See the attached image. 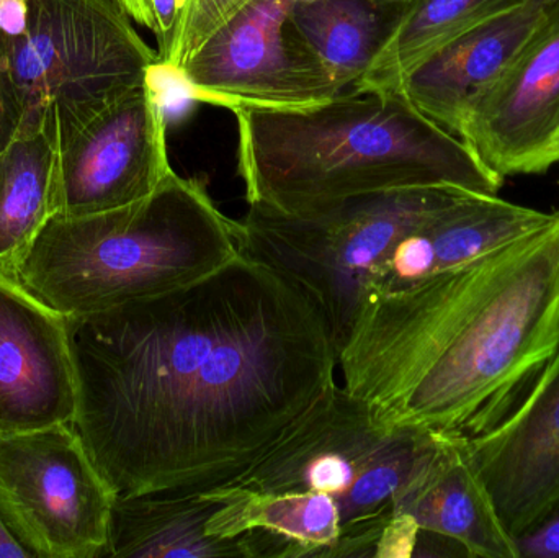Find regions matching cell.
I'll list each match as a JSON object with an SVG mask.
<instances>
[{"instance_id":"cell-2","label":"cell","mask_w":559,"mask_h":558,"mask_svg":"<svg viewBox=\"0 0 559 558\" xmlns=\"http://www.w3.org/2000/svg\"><path fill=\"white\" fill-rule=\"evenodd\" d=\"M559 349V210L462 268L364 300L337 357L381 425L469 439L495 428Z\"/></svg>"},{"instance_id":"cell-21","label":"cell","mask_w":559,"mask_h":558,"mask_svg":"<svg viewBox=\"0 0 559 558\" xmlns=\"http://www.w3.org/2000/svg\"><path fill=\"white\" fill-rule=\"evenodd\" d=\"M521 0H409L354 91L396 92L401 82L456 36Z\"/></svg>"},{"instance_id":"cell-28","label":"cell","mask_w":559,"mask_h":558,"mask_svg":"<svg viewBox=\"0 0 559 558\" xmlns=\"http://www.w3.org/2000/svg\"><path fill=\"white\" fill-rule=\"evenodd\" d=\"M0 558H28L25 550L12 539L0 521Z\"/></svg>"},{"instance_id":"cell-7","label":"cell","mask_w":559,"mask_h":558,"mask_svg":"<svg viewBox=\"0 0 559 558\" xmlns=\"http://www.w3.org/2000/svg\"><path fill=\"white\" fill-rule=\"evenodd\" d=\"M0 59L22 118H38L58 147L157 68L117 0H28L25 33L0 38Z\"/></svg>"},{"instance_id":"cell-10","label":"cell","mask_w":559,"mask_h":558,"mask_svg":"<svg viewBox=\"0 0 559 558\" xmlns=\"http://www.w3.org/2000/svg\"><path fill=\"white\" fill-rule=\"evenodd\" d=\"M56 215L85 216L146 199L173 173L166 107L153 78L59 144Z\"/></svg>"},{"instance_id":"cell-24","label":"cell","mask_w":559,"mask_h":558,"mask_svg":"<svg viewBox=\"0 0 559 558\" xmlns=\"http://www.w3.org/2000/svg\"><path fill=\"white\" fill-rule=\"evenodd\" d=\"M521 558H559V510L518 539Z\"/></svg>"},{"instance_id":"cell-20","label":"cell","mask_w":559,"mask_h":558,"mask_svg":"<svg viewBox=\"0 0 559 558\" xmlns=\"http://www.w3.org/2000/svg\"><path fill=\"white\" fill-rule=\"evenodd\" d=\"M409 0H295L292 20L338 91L354 87L390 38Z\"/></svg>"},{"instance_id":"cell-27","label":"cell","mask_w":559,"mask_h":558,"mask_svg":"<svg viewBox=\"0 0 559 558\" xmlns=\"http://www.w3.org/2000/svg\"><path fill=\"white\" fill-rule=\"evenodd\" d=\"M120 3L121 9L130 15L133 22L138 25L150 28L151 32L154 29V13L151 0H117Z\"/></svg>"},{"instance_id":"cell-26","label":"cell","mask_w":559,"mask_h":558,"mask_svg":"<svg viewBox=\"0 0 559 558\" xmlns=\"http://www.w3.org/2000/svg\"><path fill=\"white\" fill-rule=\"evenodd\" d=\"M28 23V0H0V38L23 35Z\"/></svg>"},{"instance_id":"cell-14","label":"cell","mask_w":559,"mask_h":558,"mask_svg":"<svg viewBox=\"0 0 559 558\" xmlns=\"http://www.w3.org/2000/svg\"><path fill=\"white\" fill-rule=\"evenodd\" d=\"M558 13L559 0H521L492 13L414 69L397 92L456 136L476 98Z\"/></svg>"},{"instance_id":"cell-22","label":"cell","mask_w":559,"mask_h":558,"mask_svg":"<svg viewBox=\"0 0 559 558\" xmlns=\"http://www.w3.org/2000/svg\"><path fill=\"white\" fill-rule=\"evenodd\" d=\"M254 0H193L180 45L179 69L218 32Z\"/></svg>"},{"instance_id":"cell-8","label":"cell","mask_w":559,"mask_h":558,"mask_svg":"<svg viewBox=\"0 0 559 558\" xmlns=\"http://www.w3.org/2000/svg\"><path fill=\"white\" fill-rule=\"evenodd\" d=\"M115 498L74 426L0 432V521L28 558H104Z\"/></svg>"},{"instance_id":"cell-25","label":"cell","mask_w":559,"mask_h":558,"mask_svg":"<svg viewBox=\"0 0 559 558\" xmlns=\"http://www.w3.org/2000/svg\"><path fill=\"white\" fill-rule=\"evenodd\" d=\"M20 118H22V114H20L12 85L3 71L2 59H0V150L9 143L10 138L15 133Z\"/></svg>"},{"instance_id":"cell-16","label":"cell","mask_w":559,"mask_h":558,"mask_svg":"<svg viewBox=\"0 0 559 558\" xmlns=\"http://www.w3.org/2000/svg\"><path fill=\"white\" fill-rule=\"evenodd\" d=\"M396 514L455 541L469 557L521 558L463 436L439 432L397 495Z\"/></svg>"},{"instance_id":"cell-9","label":"cell","mask_w":559,"mask_h":558,"mask_svg":"<svg viewBox=\"0 0 559 558\" xmlns=\"http://www.w3.org/2000/svg\"><path fill=\"white\" fill-rule=\"evenodd\" d=\"M295 0H254L179 74L190 97L228 110H298L342 92L292 20Z\"/></svg>"},{"instance_id":"cell-23","label":"cell","mask_w":559,"mask_h":558,"mask_svg":"<svg viewBox=\"0 0 559 558\" xmlns=\"http://www.w3.org/2000/svg\"><path fill=\"white\" fill-rule=\"evenodd\" d=\"M193 0H151L154 36L157 41V68L179 69L180 45Z\"/></svg>"},{"instance_id":"cell-19","label":"cell","mask_w":559,"mask_h":558,"mask_svg":"<svg viewBox=\"0 0 559 558\" xmlns=\"http://www.w3.org/2000/svg\"><path fill=\"white\" fill-rule=\"evenodd\" d=\"M219 501L206 523L216 539H233L252 530L283 537L286 558L341 557L344 523L332 498L321 494H246L228 488H210Z\"/></svg>"},{"instance_id":"cell-1","label":"cell","mask_w":559,"mask_h":558,"mask_svg":"<svg viewBox=\"0 0 559 558\" xmlns=\"http://www.w3.org/2000/svg\"><path fill=\"white\" fill-rule=\"evenodd\" d=\"M68 328L74 429L117 497L229 484L335 383L318 305L246 254Z\"/></svg>"},{"instance_id":"cell-17","label":"cell","mask_w":559,"mask_h":558,"mask_svg":"<svg viewBox=\"0 0 559 558\" xmlns=\"http://www.w3.org/2000/svg\"><path fill=\"white\" fill-rule=\"evenodd\" d=\"M218 503L206 490L117 497L104 557L249 558L245 534L216 539L206 533Z\"/></svg>"},{"instance_id":"cell-12","label":"cell","mask_w":559,"mask_h":558,"mask_svg":"<svg viewBox=\"0 0 559 558\" xmlns=\"http://www.w3.org/2000/svg\"><path fill=\"white\" fill-rule=\"evenodd\" d=\"M466 446L515 541L559 510V349L522 402Z\"/></svg>"},{"instance_id":"cell-29","label":"cell","mask_w":559,"mask_h":558,"mask_svg":"<svg viewBox=\"0 0 559 558\" xmlns=\"http://www.w3.org/2000/svg\"><path fill=\"white\" fill-rule=\"evenodd\" d=\"M551 163H554V166L559 163V136L555 141L554 147H551Z\"/></svg>"},{"instance_id":"cell-6","label":"cell","mask_w":559,"mask_h":558,"mask_svg":"<svg viewBox=\"0 0 559 558\" xmlns=\"http://www.w3.org/2000/svg\"><path fill=\"white\" fill-rule=\"evenodd\" d=\"M473 193L409 187L293 213L249 205L241 222L242 254L288 275L311 297L328 320L338 357L374 265L414 229Z\"/></svg>"},{"instance_id":"cell-3","label":"cell","mask_w":559,"mask_h":558,"mask_svg":"<svg viewBox=\"0 0 559 558\" xmlns=\"http://www.w3.org/2000/svg\"><path fill=\"white\" fill-rule=\"evenodd\" d=\"M233 114L249 205L293 213L345 197L432 186L499 195L504 183L403 92H342L298 110Z\"/></svg>"},{"instance_id":"cell-4","label":"cell","mask_w":559,"mask_h":558,"mask_svg":"<svg viewBox=\"0 0 559 558\" xmlns=\"http://www.w3.org/2000/svg\"><path fill=\"white\" fill-rule=\"evenodd\" d=\"M241 254V222L216 206L202 180L173 170L131 205L51 216L13 277L59 313L78 317L186 287Z\"/></svg>"},{"instance_id":"cell-18","label":"cell","mask_w":559,"mask_h":558,"mask_svg":"<svg viewBox=\"0 0 559 558\" xmlns=\"http://www.w3.org/2000/svg\"><path fill=\"white\" fill-rule=\"evenodd\" d=\"M59 150L38 118L23 117L0 150V272L12 275L56 215Z\"/></svg>"},{"instance_id":"cell-11","label":"cell","mask_w":559,"mask_h":558,"mask_svg":"<svg viewBox=\"0 0 559 558\" xmlns=\"http://www.w3.org/2000/svg\"><path fill=\"white\" fill-rule=\"evenodd\" d=\"M456 136L506 179L554 166L559 136V13L466 111Z\"/></svg>"},{"instance_id":"cell-13","label":"cell","mask_w":559,"mask_h":558,"mask_svg":"<svg viewBox=\"0 0 559 558\" xmlns=\"http://www.w3.org/2000/svg\"><path fill=\"white\" fill-rule=\"evenodd\" d=\"M68 317L0 272V432L74 426Z\"/></svg>"},{"instance_id":"cell-5","label":"cell","mask_w":559,"mask_h":558,"mask_svg":"<svg viewBox=\"0 0 559 558\" xmlns=\"http://www.w3.org/2000/svg\"><path fill=\"white\" fill-rule=\"evenodd\" d=\"M439 432L381 425L334 383L277 444L222 488L325 495L344 523L341 557H374L397 495Z\"/></svg>"},{"instance_id":"cell-15","label":"cell","mask_w":559,"mask_h":558,"mask_svg":"<svg viewBox=\"0 0 559 558\" xmlns=\"http://www.w3.org/2000/svg\"><path fill=\"white\" fill-rule=\"evenodd\" d=\"M555 215L473 193L401 239L368 275L361 301L397 294L492 254L545 228Z\"/></svg>"}]
</instances>
